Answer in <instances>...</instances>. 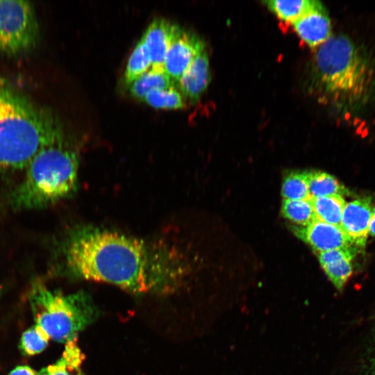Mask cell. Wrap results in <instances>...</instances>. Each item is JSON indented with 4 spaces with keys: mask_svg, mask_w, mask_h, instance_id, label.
<instances>
[{
    "mask_svg": "<svg viewBox=\"0 0 375 375\" xmlns=\"http://www.w3.org/2000/svg\"><path fill=\"white\" fill-rule=\"evenodd\" d=\"M71 277L114 285L138 294H170L184 284L190 265L177 245L92 226L72 228L58 253Z\"/></svg>",
    "mask_w": 375,
    "mask_h": 375,
    "instance_id": "1",
    "label": "cell"
},
{
    "mask_svg": "<svg viewBox=\"0 0 375 375\" xmlns=\"http://www.w3.org/2000/svg\"><path fill=\"white\" fill-rule=\"evenodd\" d=\"M313 90L345 111L360 109L369 99L374 72L366 53L349 38L331 35L317 47L310 71Z\"/></svg>",
    "mask_w": 375,
    "mask_h": 375,
    "instance_id": "2",
    "label": "cell"
},
{
    "mask_svg": "<svg viewBox=\"0 0 375 375\" xmlns=\"http://www.w3.org/2000/svg\"><path fill=\"white\" fill-rule=\"evenodd\" d=\"M63 132L52 116L0 81V173L25 169Z\"/></svg>",
    "mask_w": 375,
    "mask_h": 375,
    "instance_id": "3",
    "label": "cell"
},
{
    "mask_svg": "<svg viewBox=\"0 0 375 375\" xmlns=\"http://www.w3.org/2000/svg\"><path fill=\"white\" fill-rule=\"evenodd\" d=\"M78 165V149L63 132L30 161L10 194L11 207L39 209L67 198L76 190Z\"/></svg>",
    "mask_w": 375,
    "mask_h": 375,
    "instance_id": "4",
    "label": "cell"
},
{
    "mask_svg": "<svg viewBox=\"0 0 375 375\" xmlns=\"http://www.w3.org/2000/svg\"><path fill=\"white\" fill-rule=\"evenodd\" d=\"M28 301L35 324L58 342L76 338L98 317L92 299L83 291L65 294L38 283L30 290Z\"/></svg>",
    "mask_w": 375,
    "mask_h": 375,
    "instance_id": "5",
    "label": "cell"
},
{
    "mask_svg": "<svg viewBox=\"0 0 375 375\" xmlns=\"http://www.w3.org/2000/svg\"><path fill=\"white\" fill-rule=\"evenodd\" d=\"M38 25L32 5L26 1L0 0V50L16 54L33 47Z\"/></svg>",
    "mask_w": 375,
    "mask_h": 375,
    "instance_id": "6",
    "label": "cell"
},
{
    "mask_svg": "<svg viewBox=\"0 0 375 375\" xmlns=\"http://www.w3.org/2000/svg\"><path fill=\"white\" fill-rule=\"evenodd\" d=\"M205 46L194 33L176 24L169 47L166 53L163 68L177 83L197 53Z\"/></svg>",
    "mask_w": 375,
    "mask_h": 375,
    "instance_id": "7",
    "label": "cell"
},
{
    "mask_svg": "<svg viewBox=\"0 0 375 375\" xmlns=\"http://www.w3.org/2000/svg\"><path fill=\"white\" fill-rule=\"evenodd\" d=\"M294 234L317 253L337 249H351L353 245L340 226L315 219L305 226H292Z\"/></svg>",
    "mask_w": 375,
    "mask_h": 375,
    "instance_id": "8",
    "label": "cell"
},
{
    "mask_svg": "<svg viewBox=\"0 0 375 375\" xmlns=\"http://www.w3.org/2000/svg\"><path fill=\"white\" fill-rule=\"evenodd\" d=\"M372 210L370 200L367 198L346 203L340 226L353 245L365 247L369 235Z\"/></svg>",
    "mask_w": 375,
    "mask_h": 375,
    "instance_id": "9",
    "label": "cell"
},
{
    "mask_svg": "<svg viewBox=\"0 0 375 375\" xmlns=\"http://www.w3.org/2000/svg\"><path fill=\"white\" fill-rule=\"evenodd\" d=\"M210 78L209 58L204 46L178 81L177 87L183 97L195 102L208 88Z\"/></svg>",
    "mask_w": 375,
    "mask_h": 375,
    "instance_id": "10",
    "label": "cell"
},
{
    "mask_svg": "<svg viewBox=\"0 0 375 375\" xmlns=\"http://www.w3.org/2000/svg\"><path fill=\"white\" fill-rule=\"evenodd\" d=\"M295 32L308 46L317 48L331 36V22L322 4L292 24Z\"/></svg>",
    "mask_w": 375,
    "mask_h": 375,
    "instance_id": "11",
    "label": "cell"
},
{
    "mask_svg": "<svg viewBox=\"0 0 375 375\" xmlns=\"http://www.w3.org/2000/svg\"><path fill=\"white\" fill-rule=\"evenodd\" d=\"M325 274L339 291L344 289L353 273L352 249H337L317 253Z\"/></svg>",
    "mask_w": 375,
    "mask_h": 375,
    "instance_id": "12",
    "label": "cell"
},
{
    "mask_svg": "<svg viewBox=\"0 0 375 375\" xmlns=\"http://www.w3.org/2000/svg\"><path fill=\"white\" fill-rule=\"evenodd\" d=\"M176 24L165 18L154 19L147 27L142 38L151 60V66L163 67Z\"/></svg>",
    "mask_w": 375,
    "mask_h": 375,
    "instance_id": "13",
    "label": "cell"
},
{
    "mask_svg": "<svg viewBox=\"0 0 375 375\" xmlns=\"http://www.w3.org/2000/svg\"><path fill=\"white\" fill-rule=\"evenodd\" d=\"M84 355L77 338L66 342L61 357L53 364L42 368L38 375H83L81 365Z\"/></svg>",
    "mask_w": 375,
    "mask_h": 375,
    "instance_id": "14",
    "label": "cell"
},
{
    "mask_svg": "<svg viewBox=\"0 0 375 375\" xmlns=\"http://www.w3.org/2000/svg\"><path fill=\"white\" fill-rule=\"evenodd\" d=\"M175 82L165 72L163 67L151 66L149 69L133 80L129 85L130 94L139 100L156 89L176 85Z\"/></svg>",
    "mask_w": 375,
    "mask_h": 375,
    "instance_id": "15",
    "label": "cell"
},
{
    "mask_svg": "<svg viewBox=\"0 0 375 375\" xmlns=\"http://www.w3.org/2000/svg\"><path fill=\"white\" fill-rule=\"evenodd\" d=\"M263 3L280 19L291 24L322 4L315 0H267Z\"/></svg>",
    "mask_w": 375,
    "mask_h": 375,
    "instance_id": "16",
    "label": "cell"
},
{
    "mask_svg": "<svg viewBox=\"0 0 375 375\" xmlns=\"http://www.w3.org/2000/svg\"><path fill=\"white\" fill-rule=\"evenodd\" d=\"M317 219L340 226L346 202L342 195H331L310 198Z\"/></svg>",
    "mask_w": 375,
    "mask_h": 375,
    "instance_id": "17",
    "label": "cell"
},
{
    "mask_svg": "<svg viewBox=\"0 0 375 375\" xmlns=\"http://www.w3.org/2000/svg\"><path fill=\"white\" fill-rule=\"evenodd\" d=\"M308 190L310 198L342 195L347 190L333 176L322 171L308 172Z\"/></svg>",
    "mask_w": 375,
    "mask_h": 375,
    "instance_id": "18",
    "label": "cell"
},
{
    "mask_svg": "<svg viewBox=\"0 0 375 375\" xmlns=\"http://www.w3.org/2000/svg\"><path fill=\"white\" fill-rule=\"evenodd\" d=\"M281 213L285 219L299 226H307L317 219L310 198L283 199Z\"/></svg>",
    "mask_w": 375,
    "mask_h": 375,
    "instance_id": "19",
    "label": "cell"
},
{
    "mask_svg": "<svg viewBox=\"0 0 375 375\" xmlns=\"http://www.w3.org/2000/svg\"><path fill=\"white\" fill-rule=\"evenodd\" d=\"M151 67L148 49L142 38L137 42L128 59L124 74L126 84L129 85Z\"/></svg>",
    "mask_w": 375,
    "mask_h": 375,
    "instance_id": "20",
    "label": "cell"
},
{
    "mask_svg": "<svg viewBox=\"0 0 375 375\" xmlns=\"http://www.w3.org/2000/svg\"><path fill=\"white\" fill-rule=\"evenodd\" d=\"M143 100L156 108L178 109L185 106L183 95L176 85L153 90Z\"/></svg>",
    "mask_w": 375,
    "mask_h": 375,
    "instance_id": "21",
    "label": "cell"
},
{
    "mask_svg": "<svg viewBox=\"0 0 375 375\" xmlns=\"http://www.w3.org/2000/svg\"><path fill=\"white\" fill-rule=\"evenodd\" d=\"M281 194L283 199L300 200L310 198L308 172L295 171L288 173L283 178Z\"/></svg>",
    "mask_w": 375,
    "mask_h": 375,
    "instance_id": "22",
    "label": "cell"
},
{
    "mask_svg": "<svg viewBox=\"0 0 375 375\" xmlns=\"http://www.w3.org/2000/svg\"><path fill=\"white\" fill-rule=\"evenodd\" d=\"M50 338L38 325L35 324L25 331L20 339L19 348L26 356H34L46 349Z\"/></svg>",
    "mask_w": 375,
    "mask_h": 375,
    "instance_id": "23",
    "label": "cell"
},
{
    "mask_svg": "<svg viewBox=\"0 0 375 375\" xmlns=\"http://www.w3.org/2000/svg\"><path fill=\"white\" fill-rule=\"evenodd\" d=\"M8 375H38V373L27 365H19L15 367Z\"/></svg>",
    "mask_w": 375,
    "mask_h": 375,
    "instance_id": "24",
    "label": "cell"
},
{
    "mask_svg": "<svg viewBox=\"0 0 375 375\" xmlns=\"http://www.w3.org/2000/svg\"><path fill=\"white\" fill-rule=\"evenodd\" d=\"M369 234L375 236V208L372 210V215L369 224Z\"/></svg>",
    "mask_w": 375,
    "mask_h": 375,
    "instance_id": "25",
    "label": "cell"
},
{
    "mask_svg": "<svg viewBox=\"0 0 375 375\" xmlns=\"http://www.w3.org/2000/svg\"><path fill=\"white\" fill-rule=\"evenodd\" d=\"M365 375H375V353L369 360V364L365 371Z\"/></svg>",
    "mask_w": 375,
    "mask_h": 375,
    "instance_id": "26",
    "label": "cell"
},
{
    "mask_svg": "<svg viewBox=\"0 0 375 375\" xmlns=\"http://www.w3.org/2000/svg\"><path fill=\"white\" fill-rule=\"evenodd\" d=\"M1 292H2V288L0 287V296L1 294Z\"/></svg>",
    "mask_w": 375,
    "mask_h": 375,
    "instance_id": "27",
    "label": "cell"
}]
</instances>
